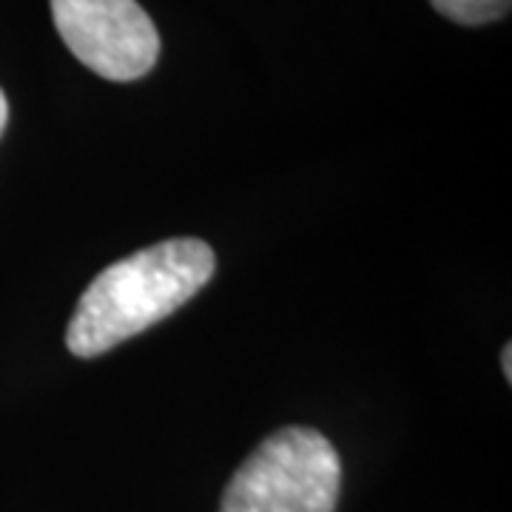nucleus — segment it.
Segmentation results:
<instances>
[{
	"label": "nucleus",
	"instance_id": "nucleus-1",
	"mask_svg": "<svg viewBox=\"0 0 512 512\" xmlns=\"http://www.w3.org/2000/svg\"><path fill=\"white\" fill-rule=\"evenodd\" d=\"M217 259L208 242L177 237L109 265L80 296L66 345L80 359L103 356L143 333L208 285Z\"/></svg>",
	"mask_w": 512,
	"mask_h": 512
},
{
	"label": "nucleus",
	"instance_id": "nucleus-2",
	"mask_svg": "<svg viewBox=\"0 0 512 512\" xmlns=\"http://www.w3.org/2000/svg\"><path fill=\"white\" fill-rule=\"evenodd\" d=\"M342 458L319 430L285 427L242 461L220 512H336Z\"/></svg>",
	"mask_w": 512,
	"mask_h": 512
},
{
	"label": "nucleus",
	"instance_id": "nucleus-3",
	"mask_svg": "<svg viewBox=\"0 0 512 512\" xmlns=\"http://www.w3.org/2000/svg\"><path fill=\"white\" fill-rule=\"evenodd\" d=\"M63 43L94 74L131 83L160 57V32L137 0H52Z\"/></svg>",
	"mask_w": 512,
	"mask_h": 512
},
{
	"label": "nucleus",
	"instance_id": "nucleus-4",
	"mask_svg": "<svg viewBox=\"0 0 512 512\" xmlns=\"http://www.w3.org/2000/svg\"><path fill=\"white\" fill-rule=\"evenodd\" d=\"M430 6L461 26H487L510 15L512 0H430Z\"/></svg>",
	"mask_w": 512,
	"mask_h": 512
},
{
	"label": "nucleus",
	"instance_id": "nucleus-5",
	"mask_svg": "<svg viewBox=\"0 0 512 512\" xmlns=\"http://www.w3.org/2000/svg\"><path fill=\"white\" fill-rule=\"evenodd\" d=\"M6 120H9V103H6V94L0 89V134H3V128H6Z\"/></svg>",
	"mask_w": 512,
	"mask_h": 512
},
{
	"label": "nucleus",
	"instance_id": "nucleus-6",
	"mask_svg": "<svg viewBox=\"0 0 512 512\" xmlns=\"http://www.w3.org/2000/svg\"><path fill=\"white\" fill-rule=\"evenodd\" d=\"M504 376L507 382L512 379V345H504Z\"/></svg>",
	"mask_w": 512,
	"mask_h": 512
}]
</instances>
